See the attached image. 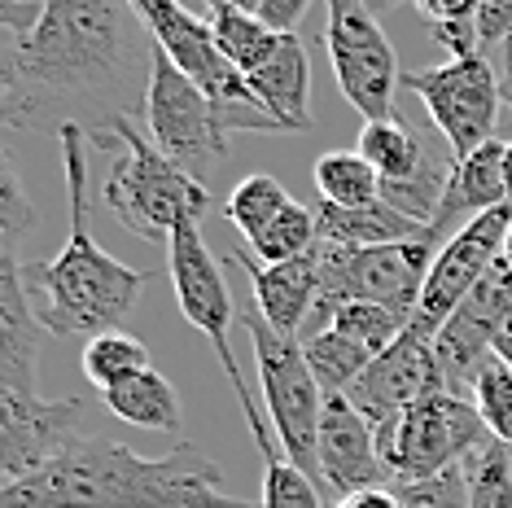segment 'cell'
<instances>
[{"label": "cell", "instance_id": "f1b7e54d", "mask_svg": "<svg viewBox=\"0 0 512 508\" xmlns=\"http://www.w3.org/2000/svg\"><path fill=\"white\" fill-rule=\"evenodd\" d=\"M289 202H294V198H289V189H285L281 180L267 176V171H254V176H246L237 189L228 193L224 215H228V224L237 228V233L246 237V246H250V241L259 237Z\"/></svg>", "mask_w": 512, "mask_h": 508}, {"label": "cell", "instance_id": "1f68e13d", "mask_svg": "<svg viewBox=\"0 0 512 508\" xmlns=\"http://www.w3.org/2000/svg\"><path fill=\"white\" fill-rule=\"evenodd\" d=\"M31 228H36V206L22 189L14 154L5 149V158H0V259H18Z\"/></svg>", "mask_w": 512, "mask_h": 508}, {"label": "cell", "instance_id": "603a6c76", "mask_svg": "<svg viewBox=\"0 0 512 508\" xmlns=\"http://www.w3.org/2000/svg\"><path fill=\"white\" fill-rule=\"evenodd\" d=\"M101 408H106L110 417H119L127 425H141V430H154V434H180V425H184V408H180L176 386H171L158 368H149V373L106 390V395H101Z\"/></svg>", "mask_w": 512, "mask_h": 508}, {"label": "cell", "instance_id": "ab89813d", "mask_svg": "<svg viewBox=\"0 0 512 508\" xmlns=\"http://www.w3.org/2000/svg\"><path fill=\"white\" fill-rule=\"evenodd\" d=\"M333 508H403L399 495L390 487H372V491H359V495H346V500H337Z\"/></svg>", "mask_w": 512, "mask_h": 508}, {"label": "cell", "instance_id": "9a60e30c", "mask_svg": "<svg viewBox=\"0 0 512 508\" xmlns=\"http://www.w3.org/2000/svg\"><path fill=\"white\" fill-rule=\"evenodd\" d=\"M508 233H512V206H499V211L473 219L464 233H456L434 254V268L425 276V290H421V303H416V316L412 325L434 333L451 320L464 298L477 290L486 272L504 259V246H508Z\"/></svg>", "mask_w": 512, "mask_h": 508}, {"label": "cell", "instance_id": "8fae6325", "mask_svg": "<svg viewBox=\"0 0 512 508\" xmlns=\"http://www.w3.org/2000/svg\"><path fill=\"white\" fill-rule=\"evenodd\" d=\"M403 88L421 97L429 123L438 127L442 145L456 154V163L495 141L504 79L486 62V53L447 57L442 66H429V71H403Z\"/></svg>", "mask_w": 512, "mask_h": 508}, {"label": "cell", "instance_id": "4316f807", "mask_svg": "<svg viewBox=\"0 0 512 508\" xmlns=\"http://www.w3.org/2000/svg\"><path fill=\"white\" fill-rule=\"evenodd\" d=\"M302 346H307V364H311V373H316V381H320L324 399L351 395V386L368 373V364L377 360V355H368L364 346L342 338L337 329L311 333V338H302Z\"/></svg>", "mask_w": 512, "mask_h": 508}, {"label": "cell", "instance_id": "30bf717a", "mask_svg": "<svg viewBox=\"0 0 512 508\" xmlns=\"http://www.w3.org/2000/svg\"><path fill=\"white\" fill-rule=\"evenodd\" d=\"M491 443L486 421L473 399L438 390L403 412L386 434H377V452L390 482H425L447 469H460L473 452Z\"/></svg>", "mask_w": 512, "mask_h": 508}, {"label": "cell", "instance_id": "60d3db41", "mask_svg": "<svg viewBox=\"0 0 512 508\" xmlns=\"http://www.w3.org/2000/svg\"><path fill=\"white\" fill-rule=\"evenodd\" d=\"M499 79H504V106H512V44H504V66H499Z\"/></svg>", "mask_w": 512, "mask_h": 508}, {"label": "cell", "instance_id": "3957f363", "mask_svg": "<svg viewBox=\"0 0 512 508\" xmlns=\"http://www.w3.org/2000/svg\"><path fill=\"white\" fill-rule=\"evenodd\" d=\"M57 145H62L66 167V206H71V233L57 259L27 263L31 303L40 298L36 316L57 338H101V333H123L136 303L145 294V272L127 268L114 254H106L92 237L88 224V136L75 123H57Z\"/></svg>", "mask_w": 512, "mask_h": 508}, {"label": "cell", "instance_id": "484cf974", "mask_svg": "<svg viewBox=\"0 0 512 508\" xmlns=\"http://www.w3.org/2000/svg\"><path fill=\"white\" fill-rule=\"evenodd\" d=\"M311 180H316L320 202L329 206H368L381 198V176L359 149H333V154L316 158Z\"/></svg>", "mask_w": 512, "mask_h": 508}, {"label": "cell", "instance_id": "ffe728a7", "mask_svg": "<svg viewBox=\"0 0 512 508\" xmlns=\"http://www.w3.org/2000/svg\"><path fill=\"white\" fill-rule=\"evenodd\" d=\"M504 141L482 145L477 154L460 158L456 171L447 180V193H442V206L429 224V241L442 250L456 233L473 224V219L508 206V184H504Z\"/></svg>", "mask_w": 512, "mask_h": 508}, {"label": "cell", "instance_id": "ac0fdd59", "mask_svg": "<svg viewBox=\"0 0 512 508\" xmlns=\"http://www.w3.org/2000/svg\"><path fill=\"white\" fill-rule=\"evenodd\" d=\"M320 478L337 500L372 487H390V473L377 452V430L351 408V399H324L320 421Z\"/></svg>", "mask_w": 512, "mask_h": 508}, {"label": "cell", "instance_id": "d590c367", "mask_svg": "<svg viewBox=\"0 0 512 508\" xmlns=\"http://www.w3.org/2000/svg\"><path fill=\"white\" fill-rule=\"evenodd\" d=\"M263 508H324V491L302 473L294 460L263 465Z\"/></svg>", "mask_w": 512, "mask_h": 508}, {"label": "cell", "instance_id": "d6986e66", "mask_svg": "<svg viewBox=\"0 0 512 508\" xmlns=\"http://www.w3.org/2000/svg\"><path fill=\"white\" fill-rule=\"evenodd\" d=\"M40 316L18 259H0V395L40 399Z\"/></svg>", "mask_w": 512, "mask_h": 508}, {"label": "cell", "instance_id": "5bb4252c", "mask_svg": "<svg viewBox=\"0 0 512 508\" xmlns=\"http://www.w3.org/2000/svg\"><path fill=\"white\" fill-rule=\"evenodd\" d=\"M512 320V263L499 259L477 281V290L451 311V320L438 329L434 355L442 368V386L451 395H473V381L495 360V342Z\"/></svg>", "mask_w": 512, "mask_h": 508}, {"label": "cell", "instance_id": "ba28073f", "mask_svg": "<svg viewBox=\"0 0 512 508\" xmlns=\"http://www.w3.org/2000/svg\"><path fill=\"white\" fill-rule=\"evenodd\" d=\"M136 18L149 27L158 49L215 101L228 132H285V127L254 101L246 75H241L224 57V49L215 44V31H211V22H206V14L184 9L176 0H136Z\"/></svg>", "mask_w": 512, "mask_h": 508}, {"label": "cell", "instance_id": "f35d334b", "mask_svg": "<svg viewBox=\"0 0 512 508\" xmlns=\"http://www.w3.org/2000/svg\"><path fill=\"white\" fill-rule=\"evenodd\" d=\"M477 40H482V49L512 40V0H482L477 5Z\"/></svg>", "mask_w": 512, "mask_h": 508}, {"label": "cell", "instance_id": "b9f144b4", "mask_svg": "<svg viewBox=\"0 0 512 508\" xmlns=\"http://www.w3.org/2000/svg\"><path fill=\"white\" fill-rule=\"evenodd\" d=\"M495 360L512 368V320H508V329L499 333V342H495Z\"/></svg>", "mask_w": 512, "mask_h": 508}, {"label": "cell", "instance_id": "7402d4cb", "mask_svg": "<svg viewBox=\"0 0 512 508\" xmlns=\"http://www.w3.org/2000/svg\"><path fill=\"white\" fill-rule=\"evenodd\" d=\"M316 224L320 241L333 246H351V250H377V246H403V241H429V228L412 224L407 215H399L386 198L368 202V206H329L316 202Z\"/></svg>", "mask_w": 512, "mask_h": 508}, {"label": "cell", "instance_id": "52a82bcc", "mask_svg": "<svg viewBox=\"0 0 512 508\" xmlns=\"http://www.w3.org/2000/svg\"><path fill=\"white\" fill-rule=\"evenodd\" d=\"M434 254H438L434 241H403V246H377V250H351L320 241V303L302 338L324 333L346 303H377L403 311V316H416L425 276L434 268Z\"/></svg>", "mask_w": 512, "mask_h": 508}, {"label": "cell", "instance_id": "7c38bea8", "mask_svg": "<svg viewBox=\"0 0 512 508\" xmlns=\"http://www.w3.org/2000/svg\"><path fill=\"white\" fill-rule=\"evenodd\" d=\"M324 49H329L337 88L364 114V123L394 119V92L403 88V71L377 9L364 0H333Z\"/></svg>", "mask_w": 512, "mask_h": 508}, {"label": "cell", "instance_id": "8992f818", "mask_svg": "<svg viewBox=\"0 0 512 508\" xmlns=\"http://www.w3.org/2000/svg\"><path fill=\"white\" fill-rule=\"evenodd\" d=\"M241 325L254 346V368H259V390L267 403V421L281 438L285 456L307 473L324 491L320 478V421H324V390L307 364V346L302 338L276 333L259 311H246Z\"/></svg>", "mask_w": 512, "mask_h": 508}, {"label": "cell", "instance_id": "74e56055", "mask_svg": "<svg viewBox=\"0 0 512 508\" xmlns=\"http://www.w3.org/2000/svg\"><path fill=\"white\" fill-rule=\"evenodd\" d=\"M250 14L263 22L272 36H298V22L307 18V0H250Z\"/></svg>", "mask_w": 512, "mask_h": 508}, {"label": "cell", "instance_id": "f546056e", "mask_svg": "<svg viewBox=\"0 0 512 508\" xmlns=\"http://www.w3.org/2000/svg\"><path fill=\"white\" fill-rule=\"evenodd\" d=\"M320 246V224H316V206H302V202H289L272 224L263 228L259 237L250 241V254L259 263H289V259H302Z\"/></svg>", "mask_w": 512, "mask_h": 508}, {"label": "cell", "instance_id": "44dd1931", "mask_svg": "<svg viewBox=\"0 0 512 508\" xmlns=\"http://www.w3.org/2000/svg\"><path fill=\"white\" fill-rule=\"evenodd\" d=\"M246 84L254 92V101H259L285 132H311V127H316V119H311V57L298 36L276 40L272 57H267L254 75H246Z\"/></svg>", "mask_w": 512, "mask_h": 508}, {"label": "cell", "instance_id": "5b68a950", "mask_svg": "<svg viewBox=\"0 0 512 508\" xmlns=\"http://www.w3.org/2000/svg\"><path fill=\"white\" fill-rule=\"evenodd\" d=\"M167 272H171V290H176V303L184 311V320H189V325L215 346L219 368H224L232 395H237L241 412H246L250 438H254V447H259L263 465L285 460L281 438H276L267 412L254 403L250 386H246V373H241V360H237V351H232V325H237L241 316H237V307H232L224 268H219L211 246L202 241V224H184V228L171 233V241H167Z\"/></svg>", "mask_w": 512, "mask_h": 508}, {"label": "cell", "instance_id": "8d00e7d4", "mask_svg": "<svg viewBox=\"0 0 512 508\" xmlns=\"http://www.w3.org/2000/svg\"><path fill=\"white\" fill-rule=\"evenodd\" d=\"M390 491L403 508H469V473L460 465L425 482H390Z\"/></svg>", "mask_w": 512, "mask_h": 508}, {"label": "cell", "instance_id": "d4e9b609", "mask_svg": "<svg viewBox=\"0 0 512 508\" xmlns=\"http://www.w3.org/2000/svg\"><path fill=\"white\" fill-rule=\"evenodd\" d=\"M206 22H211V31H215V44L224 49V57L241 75L259 71L267 57H272L276 40H281V36H272L246 5H232V0H215V5L206 9Z\"/></svg>", "mask_w": 512, "mask_h": 508}, {"label": "cell", "instance_id": "7a4b0ae2", "mask_svg": "<svg viewBox=\"0 0 512 508\" xmlns=\"http://www.w3.org/2000/svg\"><path fill=\"white\" fill-rule=\"evenodd\" d=\"M0 508H263L224 487V469L193 443L141 456L101 434L49 469L0 487Z\"/></svg>", "mask_w": 512, "mask_h": 508}, {"label": "cell", "instance_id": "277c9868", "mask_svg": "<svg viewBox=\"0 0 512 508\" xmlns=\"http://www.w3.org/2000/svg\"><path fill=\"white\" fill-rule=\"evenodd\" d=\"M97 145H119V158L101 184V202L127 233L145 241H171L176 228L202 224V215L211 211V189L171 163L154 141H145L132 119L114 114L106 127H97Z\"/></svg>", "mask_w": 512, "mask_h": 508}, {"label": "cell", "instance_id": "7bdbcfd3", "mask_svg": "<svg viewBox=\"0 0 512 508\" xmlns=\"http://www.w3.org/2000/svg\"><path fill=\"white\" fill-rule=\"evenodd\" d=\"M504 184H508V206H512V141L504 149Z\"/></svg>", "mask_w": 512, "mask_h": 508}, {"label": "cell", "instance_id": "2e32d148", "mask_svg": "<svg viewBox=\"0 0 512 508\" xmlns=\"http://www.w3.org/2000/svg\"><path fill=\"white\" fill-rule=\"evenodd\" d=\"M438 390H447V386H442V368L434 355V333L407 325L403 338L368 364V373L355 381L346 399H351V408L372 430L386 434L412 403L438 395Z\"/></svg>", "mask_w": 512, "mask_h": 508}, {"label": "cell", "instance_id": "e0dca14e", "mask_svg": "<svg viewBox=\"0 0 512 508\" xmlns=\"http://www.w3.org/2000/svg\"><path fill=\"white\" fill-rule=\"evenodd\" d=\"M232 268H241L254 285V311L285 338H302L320 303V246L289 263H259L246 246L228 254Z\"/></svg>", "mask_w": 512, "mask_h": 508}, {"label": "cell", "instance_id": "cb8c5ba5", "mask_svg": "<svg viewBox=\"0 0 512 508\" xmlns=\"http://www.w3.org/2000/svg\"><path fill=\"white\" fill-rule=\"evenodd\" d=\"M429 145L425 136H416L407 123L386 119V123H364L359 132V154L372 163V171L381 176V184H403L429 163Z\"/></svg>", "mask_w": 512, "mask_h": 508}, {"label": "cell", "instance_id": "4fadbf2b", "mask_svg": "<svg viewBox=\"0 0 512 508\" xmlns=\"http://www.w3.org/2000/svg\"><path fill=\"white\" fill-rule=\"evenodd\" d=\"M106 434L101 412L84 399H9L0 395V487L49 469L66 452Z\"/></svg>", "mask_w": 512, "mask_h": 508}, {"label": "cell", "instance_id": "836d02e7", "mask_svg": "<svg viewBox=\"0 0 512 508\" xmlns=\"http://www.w3.org/2000/svg\"><path fill=\"white\" fill-rule=\"evenodd\" d=\"M469 473V508H512V456L499 443L464 460Z\"/></svg>", "mask_w": 512, "mask_h": 508}, {"label": "cell", "instance_id": "e575fe53", "mask_svg": "<svg viewBox=\"0 0 512 508\" xmlns=\"http://www.w3.org/2000/svg\"><path fill=\"white\" fill-rule=\"evenodd\" d=\"M421 18L434 27V40L447 49L451 57H477L482 40H477V5H438V0H421Z\"/></svg>", "mask_w": 512, "mask_h": 508}, {"label": "cell", "instance_id": "6da1fadb", "mask_svg": "<svg viewBox=\"0 0 512 508\" xmlns=\"http://www.w3.org/2000/svg\"><path fill=\"white\" fill-rule=\"evenodd\" d=\"M136 22V5L119 0H49L31 36L0 31V119L9 132L36 123L44 106L119 84Z\"/></svg>", "mask_w": 512, "mask_h": 508}, {"label": "cell", "instance_id": "d6a6232c", "mask_svg": "<svg viewBox=\"0 0 512 508\" xmlns=\"http://www.w3.org/2000/svg\"><path fill=\"white\" fill-rule=\"evenodd\" d=\"M469 399L477 403V412H482L491 443H499L512 456V368L491 360L482 373H477Z\"/></svg>", "mask_w": 512, "mask_h": 508}, {"label": "cell", "instance_id": "ee69618b", "mask_svg": "<svg viewBox=\"0 0 512 508\" xmlns=\"http://www.w3.org/2000/svg\"><path fill=\"white\" fill-rule=\"evenodd\" d=\"M504 259L512 263V233H508V246H504Z\"/></svg>", "mask_w": 512, "mask_h": 508}, {"label": "cell", "instance_id": "4dcf8cb0", "mask_svg": "<svg viewBox=\"0 0 512 508\" xmlns=\"http://www.w3.org/2000/svg\"><path fill=\"white\" fill-rule=\"evenodd\" d=\"M412 325V316H403V311L394 307H377V303H346L342 311L333 316V325L342 338H351L355 346H364L368 355H386L394 342L407 333Z\"/></svg>", "mask_w": 512, "mask_h": 508}, {"label": "cell", "instance_id": "9c48e42d", "mask_svg": "<svg viewBox=\"0 0 512 508\" xmlns=\"http://www.w3.org/2000/svg\"><path fill=\"white\" fill-rule=\"evenodd\" d=\"M145 123L149 141L193 180H215L228 158V127L219 119L215 101L193 84L189 75L154 44L149 53V84H145Z\"/></svg>", "mask_w": 512, "mask_h": 508}, {"label": "cell", "instance_id": "83f0119b", "mask_svg": "<svg viewBox=\"0 0 512 508\" xmlns=\"http://www.w3.org/2000/svg\"><path fill=\"white\" fill-rule=\"evenodd\" d=\"M149 346L136 333H101V338L84 342V377L106 395V390L123 386V381L149 373Z\"/></svg>", "mask_w": 512, "mask_h": 508}]
</instances>
